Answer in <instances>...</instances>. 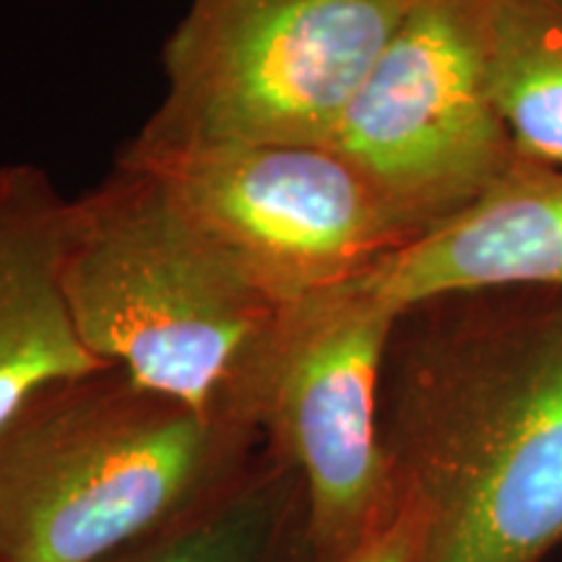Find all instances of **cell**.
<instances>
[{"mask_svg":"<svg viewBox=\"0 0 562 562\" xmlns=\"http://www.w3.org/2000/svg\"><path fill=\"white\" fill-rule=\"evenodd\" d=\"M381 438L412 562H544L562 544V294L518 313L459 300L404 313Z\"/></svg>","mask_w":562,"mask_h":562,"instance_id":"cell-1","label":"cell"},{"mask_svg":"<svg viewBox=\"0 0 562 562\" xmlns=\"http://www.w3.org/2000/svg\"><path fill=\"white\" fill-rule=\"evenodd\" d=\"M60 281L97 360L201 417L261 432L292 307L232 261L159 175L117 159L102 186L66 201Z\"/></svg>","mask_w":562,"mask_h":562,"instance_id":"cell-2","label":"cell"},{"mask_svg":"<svg viewBox=\"0 0 562 562\" xmlns=\"http://www.w3.org/2000/svg\"><path fill=\"white\" fill-rule=\"evenodd\" d=\"M263 435L104 368L0 432V562H108L248 467Z\"/></svg>","mask_w":562,"mask_h":562,"instance_id":"cell-3","label":"cell"},{"mask_svg":"<svg viewBox=\"0 0 562 562\" xmlns=\"http://www.w3.org/2000/svg\"><path fill=\"white\" fill-rule=\"evenodd\" d=\"M414 0H191L167 94L125 157L328 144Z\"/></svg>","mask_w":562,"mask_h":562,"instance_id":"cell-4","label":"cell"},{"mask_svg":"<svg viewBox=\"0 0 562 562\" xmlns=\"http://www.w3.org/2000/svg\"><path fill=\"white\" fill-rule=\"evenodd\" d=\"M492 0H414L328 149L375 188L412 240L518 161L487 79Z\"/></svg>","mask_w":562,"mask_h":562,"instance_id":"cell-5","label":"cell"},{"mask_svg":"<svg viewBox=\"0 0 562 562\" xmlns=\"http://www.w3.org/2000/svg\"><path fill=\"white\" fill-rule=\"evenodd\" d=\"M121 159L159 175L211 240L284 307L339 290L412 240L375 188L323 144Z\"/></svg>","mask_w":562,"mask_h":562,"instance_id":"cell-6","label":"cell"},{"mask_svg":"<svg viewBox=\"0 0 562 562\" xmlns=\"http://www.w3.org/2000/svg\"><path fill=\"white\" fill-rule=\"evenodd\" d=\"M396 323L341 290L286 318L258 425L300 474L318 562L347 560L391 510L381 383Z\"/></svg>","mask_w":562,"mask_h":562,"instance_id":"cell-7","label":"cell"},{"mask_svg":"<svg viewBox=\"0 0 562 562\" xmlns=\"http://www.w3.org/2000/svg\"><path fill=\"white\" fill-rule=\"evenodd\" d=\"M503 286L562 294V167L518 157L467 209L339 286L402 318L440 300Z\"/></svg>","mask_w":562,"mask_h":562,"instance_id":"cell-8","label":"cell"},{"mask_svg":"<svg viewBox=\"0 0 562 562\" xmlns=\"http://www.w3.org/2000/svg\"><path fill=\"white\" fill-rule=\"evenodd\" d=\"M63 211L45 172L11 165L0 191V432L53 385L110 368L87 349L63 292Z\"/></svg>","mask_w":562,"mask_h":562,"instance_id":"cell-9","label":"cell"},{"mask_svg":"<svg viewBox=\"0 0 562 562\" xmlns=\"http://www.w3.org/2000/svg\"><path fill=\"white\" fill-rule=\"evenodd\" d=\"M108 562H318L300 474L263 440L224 487Z\"/></svg>","mask_w":562,"mask_h":562,"instance_id":"cell-10","label":"cell"},{"mask_svg":"<svg viewBox=\"0 0 562 562\" xmlns=\"http://www.w3.org/2000/svg\"><path fill=\"white\" fill-rule=\"evenodd\" d=\"M487 79L518 157L562 167V0H492Z\"/></svg>","mask_w":562,"mask_h":562,"instance_id":"cell-11","label":"cell"},{"mask_svg":"<svg viewBox=\"0 0 562 562\" xmlns=\"http://www.w3.org/2000/svg\"><path fill=\"white\" fill-rule=\"evenodd\" d=\"M414 537H417V531H414L412 513L391 503L389 516L344 562H412Z\"/></svg>","mask_w":562,"mask_h":562,"instance_id":"cell-12","label":"cell"},{"mask_svg":"<svg viewBox=\"0 0 562 562\" xmlns=\"http://www.w3.org/2000/svg\"><path fill=\"white\" fill-rule=\"evenodd\" d=\"M9 172H11V165H0V191H3L5 180H9Z\"/></svg>","mask_w":562,"mask_h":562,"instance_id":"cell-13","label":"cell"}]
</instances>
